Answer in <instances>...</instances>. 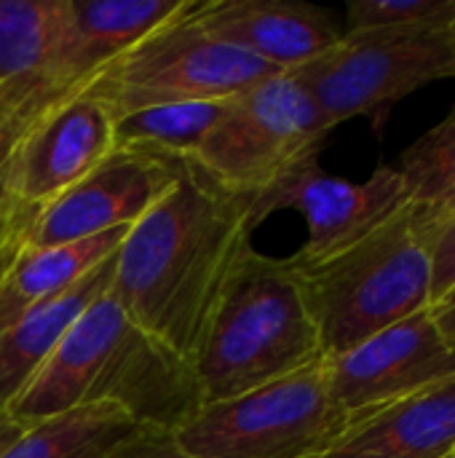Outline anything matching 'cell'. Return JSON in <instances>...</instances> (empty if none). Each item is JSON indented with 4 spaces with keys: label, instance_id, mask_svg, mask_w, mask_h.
<instances>
[{
    "label": "cell",
    "instance_id": "obj_25",
    "mask_svg": "<svg viewBox=\"0 0 455 458\" xmlns=\"http://www.w3.org/2000/svg\"><path fill=\"white\" fill-rule=\"evenodd\" d=\"M27 252L21 236L8 225V220L0 215V279L8 274V268L19 260V255Z\"/></svg>",
    "mask_w": 455,
    "mask_h": 458
},
{
    "label": "cell",
    "instance_id": "obj_3",
    "mask_svg": "<svg viewBox=\"0 0 455 458\" xmlns=\"http://www.w3.org/2000/svg\"><path fill=\"white\" fill-rule=\"evenodd\" d=\"M322 357L295 266L247 244L217 293L190 360L204 405L274 384Z\"/></svg>",
    "mask_w": 455,
    "mask_h": 458
},
{
    "label": "cell",
    "instance_id": "obj_10",
    "mask_svg": "<svg viewBox=\"0 0 455 458\" xmlns=\"http://www.w3.org/2000/svg\"><path fill=\"white\" fill-rule=\"evenodd\" d=\"M113 113L91 91L38 121L0 164V215L24 239L38 215L113 153Z\"/></svg>",
    "mask_w": 455,
    "mask_h": 458
},
{
    "label": "cell",
    "instance_id": "obj_5",
    "mask_svg": "<svg viewBox=\"0 0 455 458\" xmlns=\"http://www.w3.org/2000/svg\"><path fill=\"white\" fill-rule=\"evenodd\" d=\"M290 72L308 89L327 129L365 115L383 131L394 102L455 78V19L343 32L330 51Z\"/></svg>",
    "mask_w": 455,
    "mask_h": 458
},
{
    "label": "cell",
    "instance_id": "obj_23",
    "mask_svg": "<svg viewBox=\"0 0 455 458\" xmlns=\"http://www.w3.org/2000/svg\"><path fill=\"white\" fill-rule=\"evenodd\" d=\"M99 458H193L177 443L174 432L137 427Z\"/></svg>",
    "mask_w": 455,
    "mask_h": 458
},
{
    "label": "cell",
    "instance_id": "obj_2",
    "mask_svg": "<svg viewBox=\"0 0 455 458\" xmlns=\"http://www.w3.org/2000/svg\"><path fill=\"white\" fill-rule=\"evenodd\" d=\"M86 405H113L137 427L177 432L204 400L190 362L145 333L107 290L75 319L5 413L29 429Z\"/></svg>",
    "mask_w": 455,
    "mask_h": 458
},
{
    "label": "cell",
    "instance_id": "obj_15",
    "mask_svg": "<svg viewBox=\"0 0 455 458\" xmlns=\"http://www.w3.org/2000/svg\"><path fill=\"white\" fill-rule=\"evenodd\" d=\"M455 451V376L349 424L319 458H451Z\"/></svg>",
    "mask_w": 455,
    "mask_h": 458
},
{
    "label": "cell",
    "instance_id": "obj_12",
    "mask_svg": "<svg viewBox=\"0 0 455 458\" xmlns=\"http://www.w3.org/2000/svg\"><path fill=\"white\" fill-rule=\"evenodd\" d=\"M333 403L351 419L370 416L455 376V349L424 309L359 346L324 357Z\"/></svg>",
    "mask_w": 455,
    "mask_h": 458
},
{
    "label": "cell",
    "instance_id": "obj_26",
    "mask_svg": "<svg viewBox=\"0 0 455 458\" xmlns=\"http://www.w3.org/2000/svg\"><path fill=\"white\" fill-rule=\"evenodd\" d=\"M432 317H434L437 327L442 330L445 341L455 349V287L440 301V303L432 306Z\"/></svg>",
    "mask_w": 455,
    "mask_h": 458
},
{
    "label": "cell",
    "instance_id": "obj_28",
    "mask_svg": "<svg viewBox=\"0 0 455 458\" xmlns=\"http://www.w3.org/2000/svg\"><path fill=\"white\" fill-rule=\"evenodd\" d=\"M0 164H3V156H0Z\"/></svg>",
    "mask_w": 455,
    "mask_h": 458
},
{
    "label": "cell",
    "instance_id": "obj_14",
    "mask_svg": "<svg viewBox=\"0 0 455 458\" xmlns=\"http://www.w3.org/2000/svg\"><path fill=\"white\" fill-rule=\"evenodd\" d=\"M190 16L209 35L274 64L282 72L303 67L343 38L333 16L308 3L209 0L193 3Z\"/></svg>",
    "mask_w": 455,
    "mask_h": 458
},
{
    "label": "cell",
    "instance_id": "obj_13",
    "mask_svg": "<svg viewBox=\"0 0 455 458\" xmlns=\"http://www.w3.org/2000/svg\"><path fill=\"white\" fill-rule=\"evenodd\" d=\"M182 164L113 150L38 215L27 250L64 247L115 228H131L174 185Z\"/></svg>",
    "mask_w": 455,
    "mask_h": 458
},
{
    "label": "cell",
    "instance_id": "obj_7",
    "mask_svg": "<svg viewBox=\"0 0 455 458\" xmlns=\"http://www.w3.org/2000/svg\"><path fill=\"white\" fill-rule=\"evenodd\" d=\"M193 0H70V24L54 51L24 78L0 86V156L48 113L86 94L126 51Z\"/></svg>",
    "mask_w": 455,
    "mask_h": 458
},
{
    "label": "cell",
    "instance_id": "obj_16",
    "mask_svg": "<svg viewBox=\"0 0 455 458\" xmlns=\"http://www.w3.org/2000/svg\"><path fill=\"white\" fill-rule=\"evenodd\" d=\"M113 271L115 252L59 295L29 309L0 335V413H5L11 400L29 384L75 319L110 290Z\"/></svg>",
    "mask_w": 455,
    "mask_h": 458
},
{
    "label": "cell",
    "instance_id": "obj_24",
    "mask_svg": "<svg viewBox=\"0 0 455 458\" xmlns=\"http://www.w3.org/2000/svg\"><path fill=\"white\" fill-rule=\"evenodd\" d=\"M432 260V306L455 287V217L448 220L429 244Z\"/></svg>",
    "mask_w": 455,
    "mask_h": 458
},
{
    "label": "cell",
    "instance_id": "obj_11",
    "mask_svg": "<svg viewBox=\"0 0 455 458\" xmlns=\"http://www.w3.org/2000/svg\"><path fill=\"white\" fill-rule=\"evenodd\" d=\"M402 204L405 185L400 169L381 166L370 180L349 182L324 174L319 166V153H311L252 199L249 228L263 223L276 209L303 212L308 223V242L290 260L295 266H314L370 236L397 209H402Z\"/></svg>",
    "mask_w": 455,
    "mask_h": 458
},
{
    "label": "cell",
    "instance_id": "obj_1",
    "mask_svg": "<svg viewBox=\"0 0 455 458\" xmlns=\"http://www.w3.org/2000/svg\"><path fill=\"white\" fill-rule=\"evenodd\" d=\"M249 207L252 196L215 185L185 161L174 185L115 250L110 293L145 333L188 362L228 271L249 244Z\"/></svg>",
    "mask_w": 455,
    "mask_h": 458
},
{
    "label": "cell",
    "instance_id": "obj_19",
    "mask_svg": "<svg viewBox=\"0 0 455 458\" xmlns=\"http://www.w3.org/2000/svg\"><path fill=\"white\" fill-rule=\"evenodd\" d=\"M225 102H174L153 105L113 123V150L153 156L164 161H190L209 129L225 110Z\"/></svg>",
    "mask_w": 455,
    "mask_h": 458
},
{
    "label": "cell",
    "instance_id": "obj_20",
    "mask_svg": "<svg viewBox=\"0 0 455 458\" xmlns=\"http://www.w3.org/2000/svg\"><path fill=\"white\" fill-rule=\"evenodd\" d=\"M137 424L113 405H86L21 432L0 458H99Z\"/></svg>",
    "mask_w": 455,
    "mask_h": 458
},
{
    "label": "cell",
    "instance_id": "obj_21",
    "mask_svg": "<svg viewBox=\"0 0 455 458\" xmlns=\"http://www.w3.org/2000/svg\"><path fill=\"white\" fill-rule=\"evenodd\" d=\"M67 24L70 0H0V86L32 72Z\"/></svg>",
    "mask_w": 455,
    "mask_h": 458
},
{
    "label": "cell",
    "instance_id": "obj_29",
    "mask_svg": "<svg viewBox=\"0 0 455 458\" xmlns=\"http://www.w3.org/2000/svg\"><path fill=\"white\" fill-rule=\"evenodd\" d=\"M451 458H455V451H453V456H451Z\"/></svg>",
    "mask_w": 455,
    "mask_h": 458
},
{
    "label": "cell",
    "instance_id": "obj_22",
    "mask_svg": "<svg viewBox=\"0 0 455 458\" xmlns=\"http://www.w3.org/2000/svg\"><path fill=\"white\" fill-rule=\"evenodd\" d=\"M455 19V0H354L346 8V32L418 27Z\"/></svg>",
    "mask_w": 455,
    "mask_h": 458
},
{
    "label": "cell",
    "instance_id": "obj_27",
    "mask_svg": "<svg viewBox=\"0 0 455 458\" xmlns=\"http://www.w3.org/2000/svg\"><path fill=\"white\" fill-rule=\"evenodd\" d=\"M21 432H24V429H21L8 413H0V456L21 437Z\"/></svg>",
    "mask_w": 455,
    "mask_h": 458
},
{
    "label": "cell",
    "instance_id": "obj_9",
    "mask_svg": "<svg viewBox=\"0 0 455 458\" xmlns=\"http://www.w3.org/2000/svg\"><path fill=\"white\" fill-rule=\"evenodd\" d=\"M319 105L292 75L279 72L231 97L190 164L215 185L257 196L311 153L327 134Z\"/></svg>",
    "mask_w": 455,
    "mask_h": 458
},
{
    "label": "cell",
    "instance_id": "obj_4",
    "mask_svg": "<svg viewBox=\"0 0 455 458\" xmlns=\"http://www.w3.org/2000/svg\"><path fill=\"white\" fill-rule=\"evenodd\" d=\"M295 271L324 357L432 309L429 247L413 231L405 204L346 252Z\"/></svg>",
    "mask_w": 455,
    "mask_h": 458
},
{
    "label": "cell",
    "instance_id": "obj_17",
    "mask_svg": "<svg viewBox=\"0 0 455 458\" xmlns=\"http://www.w3.org/2000/svg\"><path fill=\"white\" fill-rule=\"evenodd\" d=\"M126 233L129 228H115L86 242L21 252L0 279V335L29 309L59 295L97 263L110 258Z\"/></svg>",
    "mask_w": 455,
    "mask_h": 458
},
{
    "label": "cell",
    "instance_id": "obj_18",
    "mask_svg": "<svg viewBox=\"0 0 455 458\" xmlns=\"http://www.w3.org/2000/svg\"><path fill=\"white\" fill-rule=\"evenodd\" d=\"M400 174L410 225L429 247L440 228L455 217V107L405 150Z\"/></svg>",
    "mask_w": 455,
    "mask_h": 458
},
{
    "label": "cell",
    "instance_id": "obj_6",
    "mask_svg": "<svg viewBox=\"0 0 455 458\" xmlns=\"http://www.w3.org/2000/svg\"><path fill=\"white\" fill-rule=\"evenodd\" d=\"M349 424L330 397L322 357L274 384L204 405L174 437L193 458H319Z\"/></svg>",
    "mask_w": 455,
    "mask_h": 458
},
{
    "label": "cell",
    "instance_id": "obj_8",
    "mask_svg": "<svg viewBox=\"0 0 455 458\" xmlns=\"http://www.w3.org/2000/svg\"><path fill=\"white\" fill-rule=\"evenodd\" d=\"M185 13L139 40L115 59L88 89L113 118L174 102H223L279 75L274 64L209 35Z\"/></svg>",
    "mask_w": 455,
    "mask_h": 458
}]
</instances>
